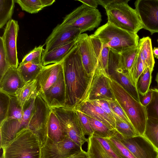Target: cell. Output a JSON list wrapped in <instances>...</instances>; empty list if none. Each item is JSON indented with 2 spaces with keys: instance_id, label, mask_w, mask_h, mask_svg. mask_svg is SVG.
Returning <instances> with one entry per match:
<instances>
[{
  "instance_id": "cell-1",
  "label": "cell",
  "mask_w": 158,
  "mask_h": 158,
  "mask_svg": "<svg viewBox=\"0 0 158 158\" xmlns=\"http://www.w3.org/2000/svg\"><path fill=\"white\" fill-rule=\"evenodd\" d=\"M62 63L66 90L64 106L74 109L84 100L91 76L84 68L77 44Z\"/></svg>"
},
{
  "instance_id": "cell-2",
  "label": "cell",
  "mask_w": 158,
  "mask_h": 158,
  "mask_svg": "<svg viewBox=\"0 0 158 158\" xmlns=\"http://www.w3.org/2000/svg\"><path fill=\"white\" fill-rule=\"evenodd\" d=\"M109 81L115 100L137 132L143 135L148 118L145 107L110 76Z\"/></svg>"
},
{
  "instance_id": "cell-3",
  "label": "cell",
  "mask_w": 158,
  "mask_h": 158,
  "mask_svg": "<svg viewBox=\"0 0 158 158\" xmlns=\"http://www.w3.org/2000/svg\"><path fill=\"white\" fill-rule=\"evenodd\" d=\"M129 0H108L104 7L107 22L128 32L137 33L143 28L135 9L130 6Z\"/></svg>"
},
{
  "instance_id": "cell-4",
  "label": "cell",
  "mask_w": 158,
  "mask_h": 158,
  "mask_svg": "<svg viewBox=\"0 0 158 158\" xmlns=\"http://www.w3.org/2000/svg\"><path fill=\"white\" fill-rule=\"evenodd\" d=\"M41 147L37 137L28 129H23L2 148L1 158H41Z\"/></svg>"
},
{
  "instance_id": "cell-5",
  "label": "cell",
  "mask_w": 158,
  "mask_h": 158,
  "mask_svg": "<svg viewBox=\"0 0 158 158\" xmlns=\"http://www.w3.org/2000/svg\"><path fill=\"white\" fill-rule=\"evenodd\" d=\"M92 35L98 38L110 49L121 52L138 46L139 36L107 22L98 28Z\"/></svg>"
},
{
  "instance_id": "cell-6",
  "label": "cell",
  "mask_w": 158,
  "mask_h": 158,
  "mask_svg": "<svg viewBox=\"0 0 158 158\" xmlns=\"http://www.w3.org/2000/svg\"><path fill=\"white\" fill-rule=\"evenodd\" d=\"M101 20V14L98 9L82 4L67 15L62 23L78 28L82 33L93 30Z\"/></svg>"
},
{
  "instance_id": "cell-7",
  "label": "cell",
  "mask_w": 158,
  "mask_h": 158,
  "mask_svg": "<svg viewBox=\"0 0 158 158\" xmlns=\"http://www.w3.org/2000/svg\"><path fill=\"white\" fill-rule=\"evenodd\" d=\"M52 110L58 118L68 138L82 147L88 141L79 125L74 109L65 106L53 107Z\"/></svg>"
},
{
  "instance_id": "cell-8",
  "label": "cell",
  "mask_w": 158,
  "mask_h": 158,
  "mask_svg": "<svg viewBox=\"0 0 158 158\" xmlns=\"http://www.w3.org/2000/svg\"><path fill=\"white\" fill-rule=\"evenodd\" d=\"M109 77L98 63L91 76L89 87L83 102L99 100H115V99L109 83Z\"/></svg>"
},
{
  "instance_id": "cell-9",
  "label": "cell",
  "mask_w": 158,
  "mask_h": 158,
  "mask_svg": "<svg viewBox=\"0 0 158 158\" xmlns=\"http://www.w3.org/2000/svg\"><path fill=\"white\" fill-rule=\"evenodd\" d=\"M51 108L39 93L36 97L34 111L27 129L38 138L42 145L47 138V127Z\"/></svg>"
},
{
  "instance_id": "cell-10",
  "label": "cell",
  "mask_w": 158,
  "mask_h": 158,
  "mask_svg": "<svg viewBox=\"0 0 158 158\" xmlns=\"http://www.w3.org/2000/svg\"><path fill=\"white\" fill-rule=\"evenodd\" d=\"M108 74L139 102V94L136 86L131 82L129 73H125L122 68L120 53L111 49L109 54Z\"/></svg>"
},
{
  "instance_id": "cell-11",
  "label": "cell",
  "mask_w": 158,
  "mask_h": 158,
  "mask_svg": "<svg viewBox=\"0 0 158 158\" xmlns=\"http://www.w3.org/2000/svg\"><path fill=\"white\" fill-rule=\"evenodd\" d=\"M135 5L143 28L151 35L158 32V0H137Z\"/></svg>"
},
{
  "instance_id": "cell-12",
  "label": "cell",
  "mask_w": 158,
  "mask_h": 158,
  "mask_svg": "<svg viewBox=\"0 0 158 158\" xmlns=\"http://www.w3.org/2000/svg\"><path fill=\"white\" fill-rule=\"evenodd\" d=\"M81 33L80 29L77 27L62 23L58 24L46 39L45 48L43 53L76 40Z\"/></svg>"
},
{
  "instance_id": "cell-13",
  "label": "cell",
  "mask_w": 158,
  "mask_h": 158,
  "mask_svg": "<svg viewBox=\"0 0 158 158\" xmlns=\"http://www.w3.org/2000/svg\"><path fill=\"white\" fill-rule=\"evenodd\" d=\"M81 148L68 137L56 143L47 137L42 145L41 158H67Z\"/></svg>"
},
{
  "instance_id": "cell-14",
  "label": "cell",
  "mask_w": 158,
  "mask_h": 158,
  "mask_svg": "<svg viewBox=\"0 0 158 158\" xmlns=\"http://www.w3.org/2000/svg\"><path fill=\"white\" fill-rule=\"evenodd\" d=\"M118 137L121 142L136 158H157L158 150L143 135L126 139L118 133Z\"/></svg>"
},
{
  "instance_id": "cell-15",
  "label": "cell",
  "mask_w": 158,
  "mask_h": 158,
  "mask_svg": "<svg viewBox=\"0 0 158 158\" xmlns=\"http://www.w3.org/2000/svg\"><path fill=\"white\" fill-rule=\"evenodd\" d=\"M19 27L18 21L11 19L6 24L3 35L8 63L11 67L17 68L19 62L17 49V40Z\"/></svg>"
},
{
  "instance_id": "cell-16",
  "label": "cell",
  "mask_w": 158,
  "mask_h": 158,
  "mask_svg": "<svg viewBox=\"0 0 158 158\" xmlns=\"http://www.w3.org/2000/svg\"><path fill=\"white\" fill-rule=\"evenodd\" d=\"M87 152L90 158H126L104 138H88Z\"/></svg>"
},
{
  "instance_id": "cell-17",
  "label": "cell",
  "mask_w": 158,
  "mask_h": 158,
  "mask_svg": "<svg viewBox=\"0 0 158 158\" xmlns=\"http://www.w3.org/2000/svg\"><path fill=\"white\" fill-rule=\"evenodd\" d=\"M82 62L87 74L92 76L98 63V60L89 36L85 33L80 34L76 39Z\"/></svg>"
},
{
  "instance_id": "cell-18",
  "label": "cell",
  "mask_w": 158,
  "mask_h": 158,
  "mask_svg": "<svg viewBox=\"0 0 158 158\" xmlns=\"http://www.w3.org/2000/svg\"><path fill=\"white\" fill-rule=\"evenodd\" d=\"M66 86L63 70L56 82L41 95L51 108L64 106L66 100Z\"/></svg>"
},
{
  "instance_id": "cell-19",
  "label": "cell",
  "mask_w": 158,
  "mask_h": 158,
  "mask_svg": "<svg viewBox=\"0 0 158 158\" xmlns=\"http://www.w3.org/2000/svg\"><path fill=\"white\" fill-rule=\"evenodd\" d=\"M63 70L62 63L44 66L36 78L38 90L40 95L44 94L56 82Z\"/></svg>"
},
{
  "instance_id": "cell-20",
  "label": "cell",
  "mask_w": 158,
  "mask_h": 158,
  "mask_svg": "<svg viewBox=\"0 0 158 158\" xmlns=\"http://www.w3.org/2000/svg\"><path fill=\"white\" fill-rule=\"evenodd\" d=\"M74 109L100 121L111 129L116 130L115 121L106 114L94 101H85Z\"/></svg>"
},
{
  "instance_id": "cell-21",
  "label": "cell",
  "mask_w": 158,
  "mask_h": 158,
  "mask_svg": "<svg viewBox=\"0 0 158 158\" xmlns=\"http://www.w3.org/2000/svg\"><path fill=\"white\" fill-rule=\"evenodd\" d=\"M25 84L17 68L10 67L0 79V91L9 95H15Z\"/></svg>"
},
{
  "instance_id": "cell-22",
  "label": "cell",
  "mask_w": 158,
  "mask_h": 158,
  "mask_svg": "<svg viewBox=\"0 0 158 158\" xmlns=\"http://www.w3.org/2000/svg\"><path fill=\"white\" fill-rule=\"evenodd\" d=\"M76 40L59 46L49 52L43 53L42 58L43 65L62 63L77 45Z\"/></svg>"
},
{
  "instance_id": "cell-23",
  "label": "cell",
  "mask_w": 158,
  "mask_h": 158,
  "mask_svg": "<svg viewBox=\"0 0 158 158\" xmlns=\"http://www.w3.org/2000/svg\"><path fill=\"white\" fill-rule=\"evenodd\" d=\"M47 137L56 143L67 137L58 118L52 109L48 121Z\"/></svg>"
},
{
  "instance_id": "cell-24",
  "label": "cell",
  "mask_w": 158,
  "mask_h": 158,
  "mask_svg": "<svg viewBox=\"0 0 158 158\" xmlns=\"http://www.w3.org/2000/svg\"><path fill=\"white\" fill-rule=\"evenodd\" d=\"M138 54L145 67L152 72L155 63L151 38L148 36L139 40Z\"/></svg>"
},
{
  "instance_id": "cell-25",
  "label": "cell",
  "mask_w": 158,
  "mask_h": 158,
  "mask_svg": "<svg viewBox=\"0 0 158 158\" xmlns=\"http://www.w3.org/2000/svg\"><path fill=\"white\" fill-rule=\"evenodd\" d=\"M89 37L98 60V63L108 74V64L110 48L92 34L89 35Z\"/></svg>"
},
{
  "instance_id": "cell-26",
  "label": "cell",
  "mask_w": 158,
  "mask_h": 158,
  "mask_svg": "<svg viewBox=\"0 0 158 158\" xmlns=\"http://www.w3.org/2000/svg\"><path fill=\"white\" fill-rule=\"evenodd\" d=\"M43 67L42 64L28 62L19 64L17 69L23 79L26 83L36 79Z\"/></svg>"
},
{
  "instance_id": "cell-27",
  "label": "cell",
  "mask_w": 158,
  "mask_h": 158,
  "mask_svg": "<svg viewBox=\"0 0 158 158\" xmlns=\"http://www.w3.org/2000/svg\"><path fill=\"white\" fill-rule=\"evenodd\" d=\"M39 94L37 81L35 79L26 83L22 88L17 91L15 95L23 108L26 102Z\"/></svg>"
},
{
  "instance_id": "cell-28",
  "label": "cell",
  "mask_w": 158,
  "mask_h": 158,
  "mask_svg": "<svg viewBox=\"0 0 158 158\" xmlns=\"http://www.w3.org/2000/svg\"><path fill=\"white\" fill-rule=\"evenodd\" d=\"M90 126L93 132V136L104 139H109L118 133L105 124L91 117H89Z\"/></svg>"
},
{
  "instance_id": "cell-29",
  "label": "cell",
  "mask_w": 158,
  "mask_h": 158,
  "mask_svg": "<svg viewBox=\"0 0 158 158\" xmlns=\"http://www.w3.org/2000/svg\"><path fill=\"white\" fill-rule=\"evenodd\" d=\"M139 51L138 46L120 53L122 68L126 73H129Z\"/></svg>"
},
{
  "instance_id": "cell-30",
  "label": "cell",
  "mask_w": 158,
  "mask_h": 158,
  "mask_svg": "<svg viewBox=\"0 0 158 158\" xmlns=\"http://www.w3.org/2000/svg\"><path fill=\"white\" fill-rule=\"evenodd\" d=\"M113 113L115 121V129L122 136L128 139L140 135L131 124L123 120L115 114Z\"/></svg>"
},
{
  "instance_id": "cell-31",
  "label": "cell",
  "mask_w": 158,
  "mask_h": 158,
  "mask_svg": "<svg viewBox=\"0 0 158 158\" xmlns=\"http://www.w3.org/2000/svg\"><path fill=\"white\" fill-rule=\"evenodd\" d=\"M15 0H0V28L11 19Z\"/></svg>"
},
{
  "instance_id": "cell-32",
  "label": "cell",
  "mask_w": 158,
  "mask_h": 158,
  "mask_svg": "<svg viewBox=\"0 0 158 158\" xmlns=\"http://www.w3.org/2000/svg\"><path fill=\"white\" fill-rule=\"evenodd\" d=\"M143 136L158 150V120L148 118Z\"/></svg>"
},
{
  "instance_id": "cell-33",
  "label": "cell",
  "mask_w": 158,
  "mask_h": 158,
  "mask_svg": "<svg viewBox=\"0 0 158 158\" xmlns=\"http://www.w3.org/2000/svg\"><path fill=\"white\" fill-rule=\"evenodd\" d=\"M152 72L149 68L146 67L139 77L136 87L139 94H145L149 89L152 81Z\"/></svg>"
},
{
  "instance_id": "cell-34",
  "label": "cell",
  "mask_w": 158,
  "mask_h": 158,
  "mask_svg": "<svg viewBox=\"0 0 158 158\" xmlns=\"http://www.w3.org/2000/svg\"><path fill=\"white\" fill-rule=\"evenodd\" d=\"M9 96L10 102L6 119L21 121L23 114V108L15 95Z\"/></svg>"
},
{
  "instance_id": "cell-35",
  "label": "cell",
  "mask_w": 158,
  "mask_h": 158,
  "mask_svg": "<svg viewBox=\"0 0 158 158\" xmlns=\"http://www.w3.org/2000/svg\"><path fill=\"white\" fill-rule=\"evenodd\" d=\"M15 2L23 10L31 14L37 13L44 8L41 0H17Z\"/></svg>"
},
{
  "instance_id": "cell-36",
  "label": "cell",
  "mask_w": 158,
  "mask_h": 158,
  "mask_svg": "<svg viewBox=\"0 0 158 158\" xmlns=\"http://www.w3.org/2000/svg\"><path fill=\"white\" fill-rule=\"evenodd\" d=\"M43 46V45H40L38 47H35L24 56L19 64L28 62H31L37 64H42V56L44 50Z\"/></svg>"
},
{
  "instance_id": "cell-37",
  "label": "cell",
  "mask_w": 158,
  "mask_h": 158,
  "mask_svg": "<svg viewBox=\"0 0 158 158\" xmlns=\"http://www.w3.org/2000/svg\"><path fill=\"white\" fill-rule=\"evenodd\" d=\"M152 94L150 103L146 107L148 118L158 120V89H152Z\"/></svg>"
},
{
  "instance_id": "cell-38",
  "label": "cell",
  "mask_w": 158,
  "mask_h": 158,
  "mask_svg": "<svg viewBox=\"0 0 158 158\" xmlns=\"http://www.w3.org/2000/svg\"><path fill=\"white\" fill-rule=\"evenodd\" d=\"M145 68L146 67L138 53L134 64L129 73L130 79L135 86H136L137 81L139 77Z\"/></svg>"
},
{
  "instance_id": "cell-39",
  "label": "cell",
  "mask_w": 158,
  "mask_h": 158,
  "mask_svg": "<svg viewBox=\"0 0 158 158\" xmlns=\"http://www.w3.org/2000/svg\"><path fill=\"white\" fill-rule=\"evenodd\" d=\"M106 139L109 143L126 158H136L131 152L121 142L117 135Z\"/></svg>"
},
{
  "instance_id": "cell-40",
  "label": "cell",
  "mask_w": 158,
  "mask_h": 158,
  "mask_svg": "<svg viewBox=\"0 0 158 158\" xmlns=\"http://www.w3.org/2000/svg\"><path fill=\"white\" fill-rule=\"evenodd\" d=\"M80 126L85 135L90 136L93 132L90 125L88 116L82 112L75 109Z\"/></svg>"
},
{
  "instance_id": "cell-41",
  "label": "cell",
  "mask_w": 158,
  "mask_h": 158,
  "mask_svg": "<svg viewBox=\"0 0 158 158\" xmlns=\"http://www.w3.org/2000/svg\"><path fill=\"white\" fill-rule=\"evenodd\" d=\"M10 102L9 95L0 91V124L6 118Z\"/></svg>"
},
{
  "instance_id": "cell-42",
  "label": "cell",
  "mask_w": 158,
  "mask_h": 158,
  "mask_svg": "<svg viewBox=\"0 0 158 158\" xmlns=\"http://www.w3.org/2000/svg\"><path fill=\"white\" fill-rule=\"evenodd\" d=\"M2 36L0 37V79L10 68Z\"/></svg>"
},
{
  "instance_id": "cell-43",
  "label": "cell",
  "mask_w": 158,
  "mask_h": 158,
  "mask_svg": "<svg viewBox=\"0 0 158 158\" xmlns=\"http://www.w3.org/2000/svg\"><path fill=\"white\" fill-rule=\"evenodd\" d=\"M107 101L110 109L114 113L118 116L123 120L131 124L124 111L116 100L113 101Z\"/></svg>"
},
{
  "instance_id": "cell-44",
  "label": "cell",
  "mask_w": 158,
  "mask_h": 158,
  "mask_svg": "<svg viewBox=\"0 0 158 158\" xmlns=\"http://www.w3.org/2000/svg\"><path fill=\"white\" fill-rule=\"evenodd\" d=\"M94 101L106 114L115 121L113 112L110 108L107 101L99 100Z\"/></svg>"
},
{
  "instance_id": "cell-45",
  "label": "cell",
  "mask_w": 158,
  "mask_h": 158,
  "mask_svg": "<svg viewBox=\"0 0 158 158\" xmlns=\"http://www.w3.org/2000/svg\"><path fill=\"white\" fill-rule=\"evenodd\" d=\"M152 89H149L144 94H139V102L143 106L146 107L149 104L152 97Z\"/></svg>"
},
{
  "instance_id": "cell-46",
  "label": "cell",
  "mask_w": 158,
  "mask_h": 158,
  "mask_svg": "<svg viewBox=\"0 0 158 158\" xmlns=\"http://www.w3.org/2000/svg\"><path fill=\"white\" fill-rule=\"evenodd\" d=\"M67 158H90V157L87 152L81 148Z\"/></svg>"
},
{
  "instance_id": "cell-47",
  "label": "cell",
  "mask_w": 158,
  "mask_h": 158,
  "mask_svg": "<svg viewBox=\"0 0 158 158\" xmlns=\"http://www.w3.org/2000/svg\"><path fill=\"white\" fill-rule=\"evenodd\" d=\"M90 7L96 9L99 5L98 0H77Z\"/></svg>"
},
{
  "instance_id": "cell-48",
  "label": "cell",
  "mask_w": 158,
  "mask_h": 158,
  "mask_svg": "<svg viewBox=\"0 0 158 158\" xmlns=\"http://www.w3.org/2000/svg\"><path fill=\"white\" fill-rule=\"evenodd\" d=\"M41 2L44 8L52 5L55 1V0H41Z\"/></svg>"
},
{
  "instance_id": "cell-49",
  "label": "cell",
  "mask_w": 158,
  "mask_h": 158,
  "mask_svg": "<svg viewBox=\"0 0 158 158\" xmlns=\"http://www.w3.org/2000/svg\"><path fill=\"white\" fill-rule=\"evenodd\" d=\"M153 52L154 57L158 59V48H154L153 49Z\"/></svg>"
},
{
  "instance_id": "cell-50",
  "label": "cell",
  "mask_w": 158,
  "mask_h": 158,
  "mask_svg": "<svg viewBox=\"0 0 158 158\" xmlns=\"http://www.w3.org/2000/svg\"><path fill=\"white\" fill-rule=\"evenodd\" d=\"M156 81L157 82V84H158V73H157L156 77Z\"/></svg>"
},
{
  "instance_id": "cell-51",
  "label": "cell",
  "mask_w": 158,
  "mask_h": 158,
  "mask_svg": "<svg viewBox=\"0 0 158 158\" xmlns=\"http://www.w3.org/2000/svg\"><path fill=\"white\" fill-rule=\"evenodd\" d=\"M157 42H158V40H157Z\"/></svg>"
},
{
  "instance_id": "cell-52",
  "label": "cell",
  "mask_w": 158,
  "mask_h": 158,
  "mask_svg": "<svg viewBox=\"0 0 158 158\" xmlns=\"http://www.w3.org/2000/svg\"></svg>"
},
{
  "instance_id": "cell-53",
  "label": "cell",
  "mask_w": 158,
  "mask_h": 158,
  "mask_svg": "<svg viewBox=\"0 0 158 158\" xmlns=\"http://www.w3.org/2000/svg\"><path fill=\"white\" fill-rule=\"evenodd\" d=\"M157 158H158V157Z\"/></svg>"
}]
</instances>
